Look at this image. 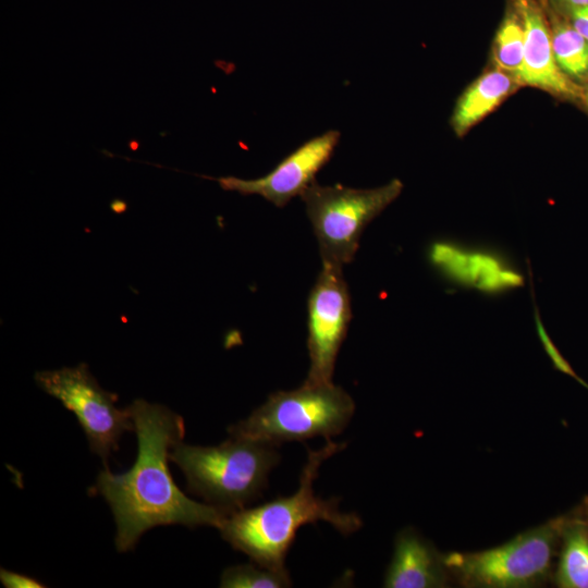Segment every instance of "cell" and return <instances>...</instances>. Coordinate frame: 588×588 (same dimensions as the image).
Here are the masks:
<instances>
[{
    "mask_svg": "<svg viewBox=\"0 0 588 588\" xmlns=\"http://www.w3.org/2000/svg\"><path fill=\"white\" fill-rule=\"evenodd\" d=\"M128 409L137 436L136 461L123 474L106 468L96 483L115 519L118 551L131 550L145 531L159 525L219 528L234 511L189 499L169 470L170 451L184 437L183 418L166 406L144 400L134 401Z\"/></svg>",
    "mask_w": 588,
    "mask_h": 588,
    "instance_id": "1",
    "label": "cell"
},
{
    "mask_svg": "<svg viewBox=\"0 0 588 588\" xmlns=\"http://www.w3.org/2000/svg\"><path fill=\"white\" fill-rule=\"evenodd\" d=\"M345 448L327 439L319 450H308L297 491L255 507L232 512L219 526L224 540L262 567L284 571L285 558L299 527L324 520L343 535L355 532L362 519L339 510V500L315 494L314 482L322 463Z\"/></svg>",
    "mask_w": 588,
    "mask_h": 588,
    "instance_id": "2",
    "label": "cell"
},
{
    "mask_svg": "<svg viewBox=\"0 0 588 588\" xmlns=\"http://www.w3.org/2000/svg\"><path fill=\"white\" fill-rule=\"evenodd\" d=\"M170 460L184 473L188 489L213 505L236 511L267 487L280 462L275 445L230 437L217 446L173 444Z\"/></svg>",
    "mask_w": 588,
    "mask_h": 588,
    "instance_id": "3",
    "label": "cell"
},
{
    "mask_svg": "<svg viewBox=\"0 0 588 588\" xmlns=\"http://www.w3.org/2000/svg\"><path fill=\"white\" fill-rule=\"evenodd\" d=\"M355 402L341 387L306 384L293 391H277L246 419L230 426V437L273 445L341 433L351 421Z\"/></svg>",
    "mask_w": 588,
    "mask_h": 588,
    "instance_id": "4",
    "label": "cell"
},
{
    "mask_svg": "<svg viewBox=\"0 0 588 588\" xmlns=\"http://www.w3.org/2000/svg\"><path fill=\"white\" fill-rule=\"evenodd\" d=\"M565 516L528 529L483 551L444 554L450 575L470 588H530L552 576Z\"/></svg>",
    "mask_w": 588,
    "mask_h": 588,
    "instance_id": "5",
    "label": "cell"
},
{
    "mask_svg": "<svg viewBox=\"0 0 588 588\" xmlns=\"http://www.w3.org/2000/svg\"><path fill=\"white\" fill-rule=\"evenodd\" d=\"M402 183L359 189L311 183L299 196L317 237L322 262L344 266L354 259L364 229L401 193Z\"/></svg>",
    "mask_w": 588,
    "mask_h": 588,
    "instance_id": "6",
    "label": "cell"
},
{
    "mask_svg": "<svg viewBox=\"0 0 588 588\" xmlns=\"http://www.w3.org/2000/svg\"><path fill=\"white\" fill-rule=\"evenodd\" d=\"M38 387L73 412L88 439L90 450L105 466L125 431L134 430L131 412L115 406L117 394L103 390L86 364L38 371Z\"/></svg>",
    "mask_w": 588,
    "mask_h": 588,
    "instance_id": "7",
    "label": "cell"
},
{
    "mask_svg": "<svg viewBox=\"0 0 588 588\" xmlns=\"http://www.w3.org/2000/svg\"><path fill=\"white\" fill-rule=\"evenodd\" d=\"M342 268L322 262L309 293L307 348L310 364L306 384L332 382L336 357L346 336L352 309Z\"/></svg>",
    "mask_w": 588,
    "mask_h": 588,
    "instance_id": "8",
    "label": "cell"
},
{
    "mask_svg": "<svg viewBox=\"0 0 588 588\" xmlns=\"http://www.w3.org/2000/svg\"><path fill=\"white\" fill-rule=\"evenodd\" d=\"M340 132L330 130L305 142L267 175L253 180L235 176L216 179L225 191L259 195L277 207H284L315 182L317 172L330 160Z\"/></svg>",
    "mask_w": 588,
    "mask_h": 588,
    "instance_id": "9",
    "label": "cell"
},
{
    "mask_svg": "<svg viewBox=\"0 0 588 588\" xmlns=\"http://www.w3.org/2000/svg\"><path fill=\"white\" fill-rule=\"evenodd\" d=\"M525 30L524 57L516 75L519 83L564 97H575L578 88L559 68L552 48L551 30L543 13L528 1H520Z\"/></svg>",
    "mask_w": 588,
    "mask_h": 588,
    "instance_id": "10",
    "label": "cell"
},
{
    "mask_svg": "<svg viewBox=\"0 0 588 588\" xmlns=\"http://www.w3.org/2000/svg\"><path fill=\"white\" fill-rule=\"evenodd\" d=\"M444 555L413 528L401 530L385 572L387 588H440L450 583Z\"/></svg>",
    "mask_w": 588,
    "mask_h": 588,
    "instance_id": "11",
    "label": "cell"
},
{
    "mask_svg": "<svg viewBox=\"0 0 588 588\" xmlns=\"http://www.w3.org/2000/svg\"><path fill=\"white\" fill-rule=\"evenodd\" d=\"M554 583L561 588H588V526L580 515H566Z\"/></svg>",
    "mask_w": 588,
    "mask_h": 588,
    "instance_id": "12",
    "label": "cell"
},
{
    "mask_svg": "<svg viewBox=\"0 0 588 588\" xmlns=\"http://www.w3.org/2000/svg\"><path fill=\"white\" fill-rule=\"evenodd\" d=\"M512 77L502 70H493L481 75L461 97L453 124L458 134L466 132L511 93Z\"/></svg>",
    "mask_w": 588,
    "mask_h": 588,
    "instance_id": "13",
    "label": "cell"
},
{
    "mask_svg": "<svg viewBox=\"0 0 588 588\" xmlns=\"http://www.w3.org/2000/svg\"><path fill=\"white\" fill-rule=\"evenodd\" d=\"M551 40L555 61L565 75L577 78L588 75V40L571 23H554Z\"/></svg>",
    "mask_w": 588,
    "mask_h": 588,
    "instance_id": "14",
    "label": "cell"
},
{
    "mask_svg": "<svg viewBox=\"0 0 588 588\" xmlns=\"http://www.w3.org/2000/svg\"><path fill=\"white\" fill-rule=\"evenodd\" d=\"M525 30L522 16L509 15L500 26L494 41V60L500 70L516 77L524 57Z\"/></svg>",
    "mask_w": 588,
    "mask_h": 588,
    "instance_id": "15",
    "label": "cell"
},
{
    "mask_svg": "<svg viewBox=\"0 0 588 588\" xmlns=\"http://www.w3.org/2000/svg\"><path fill=\"white\" fill-rule=\"evenodd\" d=\"M291 586L292 580L287 569L277 571L249 564L225 568L220 580V587L223 588H283Z\"/></svg>",
    "mask_w": 588,
    "mask_h": 588,
    "instance_id": "16",
    "label": "cell"
},
{
    "mask_svg": "<svg viewBox=\"0 0 588 588\" xmlns=\"http://www.w3.org/2000/svg\"><path fill=\"white\" fill-rule=\"evenodd\" d=\"M0 579L4 587L8 588H38V587H45L40 581L37 579L15 573L12 571H8L4 568H1L0 571Z\"/></svg>",
    "mask_w": 588,
    "mask_h": 588,
    "instance_id": "17",
    "label": "cell"
},
{
    "mask_svg": "<svg viewBox=\"0 0 588 588\" xmlns=\"http://www.w3.org/2000/svg\"><path fill=\"white\" fill-rule=\"evenodd\" d=\"M571 25L588 40V5L571 9Z\"/></svg>",
    "mask_w": 588,
    "mask_h": 588,
    "instance_id": "18",
    "label": "cell"
},
{
    "mask_svg": "<svg viewBox=\"0 0 588 588\" xmlns=\"http://www.w3.org/2000/svg\"><path fill=\"white\" fill-rule=\"evenodd\" d=\"M564 4L572 8L588 5V0H561Z\"/></svg>",
    "mask_w": 588,
    "mask_h": 588,
    "instance_id": "19",
    "label": "cell"
},
{
    "mask_svg": "<svg viewBox=\"0 0 588 588\" xmlns=\"http://www.w3.org/2000/svg\"><path fill=\"white\" fill-rule=\"evenodd\" d=\"M580 515L583 516V518L585 519L587 526H588V497H586L584 499V502H583V505H581V509H580Z\"/></svg>",
    "mask_w": 588,
    "mask_h": 588,
    "instance_id": "20",
    "label": "cell"
},
{
    "mask_svg": "<svg viewBox=\"0 0 588 588\" xmlns=\"http://www.w3.org/2000/svg\"><path fill=\"white\" fill-rule=\"evenodd\" d=\"M585 98H586V103H587V106H588V89H587V91H586Z\"/></svg>",
    "mask_w": 588,
    "mask_h": 588,
    "instance_id": "21",
    "label": "cell"
},
{
    "mask_svg": "<svg viewBox=\"0 0 588 588\" xmlns=\"http://www.w3.org/2000/svg\"><path fill=\"white\" fill-rule=\"evenodd\" d=\"M519 1H528V0H519Z\"/></svg>",
    "mask_w": 588,
    "mask_h": 588,
    "instance_id": "22",
    "label": "cell"
}]
</instances>
